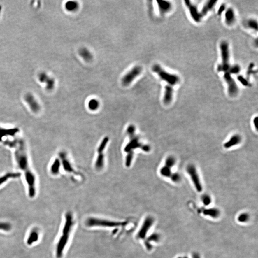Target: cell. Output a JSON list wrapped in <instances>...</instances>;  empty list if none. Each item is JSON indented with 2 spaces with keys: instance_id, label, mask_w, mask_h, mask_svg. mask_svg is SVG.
<instances>
[{
  "instance_id": "7402d4cb",
  "label": "cell",
  "mask_w": 258,
  "mask_h": 258,
  "mask_svg": "<svg viewBox=\"0 0 258 258\" xmlns=\"http://www.w3.org/2000/svg\"><path fill=\"white\" fill-rule=\"evenodd\" d=\"M60 165L61 162L59 159H55L51 166L50 171L51 173L54 175H57L59 172Z\"/></svg>"
},
{
  "instance_id": "836d02e7",
  "label": "cell",
  "mask_w": 258,
  "mask_h": 258,
  "mask_svg": "<svg viewBox=\"0 0 258 258\" xmlns=\"http://www.w3.org/2000/svg\"><path fill=\"white\" fill-rule=\"evenodd\" d=\"M171 178L172 181L175 182V183H178L181 180V177L179 173H172V175L170 177Z\"/></svg>"
},
{
  "instance_id": "8fae6325",
  "label": "cell",
  "mask_w": 258,
  "mask_h": 258,
  "mask_svg": "<svg viewBox=\"0 0 258 258\" xmlns=\"http://www.w3.org/2000/svg\"><path fill=\"white\" fill-rule=\"evenodd\" d=\"M154 219L151 217H148L146 218L143 222L140 229L138 232L136 237L138 239H143L145 238L147 232L154 223Z\"/></svg>"
},
{
  "instance_id": "8d00e7d4",
  "label": "cell",
  "mask_w": 258,
  "mask_h": 258,
  "mask_svg": "<svg viewBox=\"0 0 258 258\" xmlns=\"http://www.w3.org/2000/svg\"><path fill=\"white\" fill-rule=\"evenodd\" d=\"M238 80L241 82V83L242 84V85H243V86H248L250 85L248 81L246 78H244L243 77L241 76H238Z\"/></svg>"
},
{
  "instance_id": "d6a6232c",
  "label": "cell",
  "mask_w": 258,
  "mask_h": 258,
  "mask_svg": "<svg viewBox=\"0 0 258 258\" xmlns=\"http://www.w3.org/2000/svg\"><path fill=\"white\" fill-rule=\"evenodd\" d=\"M248 26L249 28L253 29L254 30L257 31L258 30V24L255 20L250 19L248 22Z\"/></svg>"
},
{
  "instance_id": "3957f363",
  "label": "cell",
  "mask_w": 258,
  "mask_h": 258,
  "mask_svg": "<svg viewBox=\"0 0 258 258\" xmlns=\"http://www.w3.org/2000/svg\"><path fill=\"white\" fill-rule=\"evenodd\" d=\"M74 224L72 215L70 212L66 213L65 217V222L62 231V235L60 237L56 247V257H62L64 250L69 241L71 232Z\"/></svg>"
},
{
  "instance_id": "ba28073f",
  "label": "cell",
  "mask_w": 258,
  "mask_h": 258,
  "mask_svg": "<svg viewBox=\"0 0 258 258\" xmlns=\"http://www.w3.org/2000/svg\"><path fill=\"white\" fill-rule=\"evenodd\" d=\"M187 171L188 175L190 176L196 190L199 192H201L203 190L202 185L196 166L194 164H189L187 166Z\"/></svg>"
},
{
  "instance_id": "1f68e13d",
  "label": "cell",
  "mask_w": 258,
  "mask_h": 258,
  "mask_svg": "<svg viewBox=\"0 0 258 258\" xmlns=\"http://www.w3.org/2000/svg\"><path fill=\"white\" fill-rule=\"evenodd\" d=\"M12 226L11 224L7 222H0V230L5 231H9L11 230Z\"/></svg>"
},
{
  "instance_id": "52a82bcc",
  "label": "cell",
  "mask_w": 258,
  "mask_h": 258,
  "mask_svg": "<svg viewBox=\"0 0 258 258\" xmlns=\"http://www.w3.org/2000/svg\"><path fill=\"white\" fill-rule=\"evenodd\" d=\"M109 141V138L108 137H105L98 147L97 149L98 155L95 164L96 169L97 170H101L104 165V156L103 152L104 151L105 149L106 148Z\"/></svg>"
},
{
  "instance_id": "8992f818",
  "label": "cell",
  "mask_w": 258,
  "mask_h": 258,
  "mask_svg": "<svg viewBox=\"0 0 258 258\" xmlns=\"http://www.w3.org/2000/svg\"><path fill=\"white\" fill-rule=\"evenodd\" d=\"M86 225L89 227H103V228H118L125 225V223L116 222L108 220L90 217L86 221Z\"/></svg>"
},
{
  "instance_id": "f1b7e54d",
  "label": "cell",
  "mask_w": 258,
  "mask_h": 258,
  "mask_svg": "<svg viewBox=\"0 0 258 258\" xmlns=\"http://www.w3.org/2000/svg\"><path fill=\"white\" fill-rule=\"evenodd\" d=\"M176 158L174 156L170 155L166 158V159L165 161L164 166L172 169V167L176 164Z\"/></svg>"
},
{
  "instance_id": "4316f807",
  "label": "cell",
  "mask_w": 258,
  "mask_h": 258,
  "mask_svg": "<svg viewBox=\"0 0 258 258\" xmlns=\"http://www.w3.org/2000/svg\"><path fill=\"white\" fill-rule=\"evenodd\" d=\"M160 173L162 176L170 178L172 173V169L164 166L161 168Z\"/></svg>"
},
{
  "instance_id": "ffe728a7",
  "label": "cell",
  "mask_w": 258,
  "mask_h": 258,
  "mask_svg": "<svg viewBox=\"0 0 258 258\" xmlns=\"http://www.w3.org/2000/svg\"><path fill=\"white\" fill-rule=\"evenodd\" d=\"M235 21L234 12L232 8H229L225 13V22L228 25H231Z\"/></svg>"
},
{
  "instance_id": "9c48e42d",
  "label": "cell",
  "mask_w": 258,
  "mask_h": 258,
  "mask_svg": "<svg viewBox=\"0 0 258 258\" xmlns=\"http://www.w3.org/2000/svg\"><path fill=\"white\" fill-rule=\"evenodd\" d=\"M224 78L228 85V93L230 97H235L238 93V88L236 82L229 72L224 73Z\"/></svg>"
},
{
  "instance_id": "5b68a950",
  "label": "cell",
  "mask_w": 258,
  "mask_h": 258,
  "mask_svg": "<svg viewBox=\"0 0 258 258\" xmlns=\"http://www.w3.org/2000/svg\"><path fill=\"white\" fill-rule=\"evenodd\" d=\"M153 71L156 73L164 81L170 86L177 85L180 81V78L178 76L171 74L166 71L159 65L155 64L152 66Z\"/></svg>"
},
{
  "instance_id": "4dcf8cb0",
  "label": "cell",
  "mask_w": 258,
  "mask_h": 258,
  "mask_svg": "<svg viewBox=\"0 0 258 258\" xmlns=\"http://www.w3.org/2000/svg\"><path fill=\"white\" fill-rule=\"evenodd\" d=\"M241 68L238 65H234L230 66L228 72L230 74H237L241 71Z\"/></svg>"
},
{
  "instance_id": "7c38bea8",
  "label": "cell",
  "mask_w": 258,
  "mask_h": 258,
  "mask_svg": "<svg viewBox=\"0 0 258 258\" xmlns=\"http://www.w3.org/2000/svg\"><path fill=\"white\" fill-rule=\"evenodd\" d=\"M185 6L189 10V13L193 19L196 23L200 22L202 17H201V14L197 9V7L188 0L185 1Z\"/></svg>"
},
{
  "instance_id": "74e56055",
  "label": "cell",
  "mask_w": 258,
  "mask_h": 258,
  "mask_svg": "<svg viewBox=\"0 0 258 258\" xmlns=\"http://www.w3.org/2000/svg\"><path fill=\"white\" fill-rule=\"evenodd\" d=\"M226 9V6L225 4H223L220 7V8L218 9L217 13L218 15H221L223 13V12L225 11Z\"/></svg>"
},
{
  "instance_id": "7a4b0ae2",
  "label": "cell",
  "mask_w": 258,
  "mask_h": 258,
  "mask_svg": "<svg viewBox=\"0 0 258 258\" xmlns=\"http://www.w3.org/2000/svg\"><path fill=\"white\" fill-rule=\"evenodd\" d=\"M135 127L134 125H130L127 129V133L130 137V141L124 149L125 152H127L125 165L129 167L131 165L134 158V150L140 148L143 151L149 152L151 147L147 144H142L140 141L139 137L135 134Z\"/></svg>"
},
{
  "instance_id": "ab89813d",
  "label": "cell",
  "mask_w": 258,
  "mask_h": 258,
  "mask_svg": "<svg viewBox=\"0 0 258 258\" xmlns=\"http://www.w3.org/2000/svg\"><path fill=\"white\" fill-rule=\"evenodd\" d=\"M193 258H199V256L197 254H195L194 255Z\"/></svg>"
},
{
  "instance_id": "ac0fdd59",
  "label": "cell",
  "mask_w": 258,
  "mask_h": 258,
  "mask_svg": "<svg viewBox=\"0 0 258 258\" xmlns=\"http://www.w3.org/2000/svg\"><path fill=\"white\" fill-rule=\"evenodd\" d=\"M217 2V1H215V0H210L207 1L205 4H204L201 12H200L201 17H203L204 16H206L208 13L210 12L214 7Z\"/></svg>"
},
{
  "instance_id": "5bb4252c",
  "label": "cell",
  "mask_w": 258,
  "mask_h": 258,
  "mask_svg": "<svg viewBox=\"0 0 258 258\" xmlns=\"http://www.w3.org/2000/svg\"><path fill=\"white\" fill-rule=\"evenodd\" d=\"M60 158L61 159V163L62 164L63 166L65 171L68 173H75V171L73 169L70 161L66 157V154L65 152H61L59 154Z\"/></svg>"
},
{
  "instance_id": "277c9868",
  "label": "cell",
  "mask_w": 258,
  "mask_h": 258,
  "mask_svg": "<svg viewBox=\"0 0 258 258\" xmlns=\"http://www.w3.org/2000/svg\"><path fill=\"white\" fill-rule=\"evenodd\" d=\"M221 51V63L218 65L217 70L220 72H228L230 68L229 45L226 41H222L220 45Z\"/></svg>"
},
{
  "instance_id": "f546056e",
  "label": "cell",
  "mask_w": 258,
  "mask_h": 258,
  "mask_svg": "<svg viewBox=\"0 0 258 258\" xmlns=\"http://www.w3.org/2000/svg\"><path fill=\"white\" fill-rule=\"evenodd\" d=\"M99 103L96 99H92L89 101L88 103V107L91 110L95 111L99 107Z\"/></svg>"
},
{
  "instance_id": "484cf974",
  "label": "cell",
  "mask_w": 258,
  "mask_h": 258,
  "mask_svg": "<svg viewBox=\"0 0 258 258\" xmlns=\"http://www.w3.org/2000/svg\"><path fill=\"white\" fill-rule=\"evenodd\" d=\"M19 176V174L18 173H7L6 175L0 177V185L3 184L4 182H6L8 179L11 178H17Z\"/></svg>"
},
{
  "instance_id": "2e32d148",
  "label": "cell",
  "mask_w": 258,
  "mask_h": 258,
  "mask_svg": "<svg viewBox=\"0 0 258 258\" xmlns=\"http://www.w3.org/2000/svg\"><path fill=\"white\" fill-rule=\"evenodd\" d=\"M173 89L172 86L169 85L166 86L163 99V101L165 104L168 105L171 103L173 98Z\"/></svg>"
},
{
  "instance_id": "9a60e30c",
  "label": "cell",
  "mask_w": 258,
  "mask_h": 258,
  "mask_svg": "<svg viewBox=\"0 0 258 258\" xmlns=\"http://www.w3.org/2000/svg\"><path fill=\"white\" fill-rule=\"evenodd\" d=\"M242 141V138L241 135L238 134H234L230 137L229 140L224 144V147L226 149H229L231 147L240 144Z\"/></svg>"
},
{
  "instance_id": "44dd1931",
  "label": "cell",
  "mask_w": 258,
  "mask_h": 258,
  "mask_svg": "<svg viewBox=\"0 0 258 258\" xmlns=\"http://www.w3.org/2000/svg\"><path fill=\"white\" fill-rule=\"evenodd\" d=\"M38 238L39 234L38 230L36 229H34L31 232L30 234L29 235V237L27 240V243L29 245H32V244L37 241Z\"/></svg>"
},
{
  "instance_id": "30bf717a",
  "label": "cell",
  "mask_w": 258,
  "mask_h": 258,
  "mask_svg": "<svg viewBox=\"0 0 258 258\" xmlns=\"http://www.w3.org/2000/svg\"><path fill=\"white\" fill-rule=\"evenodd\" d=\"M142 71V68L139 66H136L132 68L128 73H127L123 77L122 80V85L124 86L130 85L133 80L140 74Z\"/></svg>"
},
{
  "instance_id": "603a6c76",
  "label": "cell",
  "mask_w": 258,
  "mask_h": 258,
  "mask_svg": "<svg viewBox=\"0 0 258 258\" xmlns=\"http://www.w3.org/2000/svg\"><path fill=\"white\" fill-rule=\"evenodd\" d=\"M18 132V130L16 129H0V141L3 137L7 136H13L15 134Z\"/></svg>"
},
{
  "instance_id": "d4e9b609",
  "label": "cell",
  "mask_w": 258,
  "mask_h": 258,
  "mask_svg": "<svg viewBox=\"0 0 258 258\" xmlns=\"http://www.w3.org/2000/svg\"><path fill=\"white\" fill-rule=\"evenodd\" d=\"M204 214L205 215L210 216L213 218H217L220 216V212L218 209L216 208H210L205 210Z\"/></svg>"
},
{
  "instance_id": "d6986e66",
  "label": "cell",
  "mask_w": 258,
  "mask_h": 258,
  "mask_svg": "<svg viewBox=\"0 0 258 258\" xmlns=\"http://www.w3.org/2000/svg\"><path fill=\"white\" fill-rule=\"evenodd\" d=\"M39 80L42 82H45L46 84V87L48 90H51L54 87L55 81L53 78L48 77L45 73H42L39 76Z\"/></svg>"
},
{
  "instance_id": "4fadbf2b",
  "label": "cell",
  "mask_w": 258,
  "mask_h": 258,
  "mask_svg": "<svg viewBox=\"0 0 258 258\" xmlns=\"http://www.w3.org/2000/svg\"><path fill=\"white\" fill-rule=\"evenodd\" d=\"M25 100L34 112L37 113L40 110V106L38 103L31 94H27L25 96Z\"/></svg>"
},
{
  "instance_id": "6da1fadb",
  "label": "cell",
  "mask_w": 258,
  "mask_h": 258,
  "mask_svg": "<svg viewBox=\"0 0 258 258\" xmlns=\"http://www.w3.org/2000/svg\"><path fill=\"white\" fill-rule=\"evenodd\" d=\"M16 147L17 149L15 152V159L19 167L24 173L28 185L29 196L33 198L36 195V177L29 166L25 145L23 141L20 140L17 142Z\"/></svg>"
},
{
  "instance_id": "e0dca14e",
  "label": "cell",
  "mask_w": 258,
  "mask_h": 258,
  "mask_svg": "<svg viewBox=\"0 0 258 258\" xmlns=\"http://www.w3.org/2000/svg\"><path fill=\"white\" fill-rule=\"evenodd\" d=\"M159 11L162 15L168 13L172 9V6L171 3L166 1H157Z\"/></svg>"
},
{
  "instance_id": "cb8c5ba5",
  "label": "cell",
  "mask_w": 258,
  "mask_h": 258,
  "mask_svg": "<svg viewBox=\"0 0 258 258\" xmlns=\"http://www.w3.org/2000/svg\"><path fill=\"white\" fill-rule=\"evenodd\" d=\"M80 55L81 57L85 60V61H89L92 59V55L89 51V50H87V48H83L80 50L79 51Z\"/></svg>"
},
{
  "instance_id": "83f0119b",
  "label": "cell",
  "mask_w": 258,
  "mask_h": 258,
  "mask_svg": "<svg viewBox=\"0 0 258 258\" xmlns=\"http://www.w3.org/2000/svg\"><path fill=\"white\" fill-rule=\"evenodd\" d=\"M65 7L68 11H74L78 9V4L76 1H69L66 3Z\"/></svg>"
},
{
  "instance_id": "d590c367",
  "label": "cell",
  "mask_w": 258,
  "mask_h": 258,
  "mask_svg": "<svg viewBox=\"0 0 258 258\" xmlns=\"http://www.w3.org/2000/svg\"><path fill=\"white\" fill-rule=\"evenodd\" d=\"M202 199L203 202L205 205H208L210 204L211 199L210 196L208 195L204 194L202 197Z\"/></svg>"
},
{
  "instance_id": "f35d334b",
  "label": "cell",
  "mask_w": 258,
  "mask_h": 258,
  "mask_svg": "<svg viewBox=\"0 0 258 258\" xmlns=\"http://www.w3.org/2000/svg\"><path fill=\"white\" fill-rule=\"evenodd\" d=\"M253 124L255 127L256 129L257 130L258 125V119L257 117H256L255 118H254L253 120Z\"/></svg>"
},
{
  "instance_id": "e575fe53",
  "label": "cell",
  "mask_w": 258,
  "mask_h": 258,
  "mask_svg": "<svg viewBox=\"0 0 258 258\" xmlns=\"http://www.w3.org/2000/svg\"><path fill=\"white\" fill-rule=\"evenodd\" d=\"M249 218V215L247 213H243L238 216V219L240 222H245L248 220Z\"/></svg>"
}]
</instances>
